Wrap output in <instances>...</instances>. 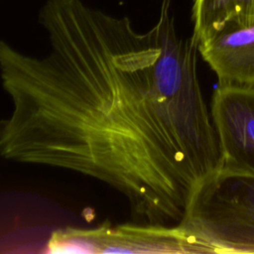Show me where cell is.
Returning a JSON list of instances; mask_svg holds the SVG:
<instances>
[{
	"mask_svg": "<svg viewBox=\"0 0 254 254\" xmlns=\"http://www.w3.org/2000/svg\"><path fill=\"white\" fill-rule=\"evenodd\" d=\"M50 52L0 41V157L65 169L121 192L140 219L180 222L219 170L218 138L197 77V43L164 15L145 34L81 0H47Z\"/></svg>",
	"mask_w": 254,
	"mask_h": 254,
	"instance_id": "1",
	"label": "cell"
},
{
	"mask_svg": "<svg viewBox=\"0 0 254 254\" xmlns=\"http://www.w3.org/2000/svg\"><path fill=\"white\" fill-rule=\"evenodd\" d=\"M216 254H254V175L220 168L195 187L178 223Z\"/></svg>",
	"mask_w": 254,
	"mask_h": 254,
	"instance_id": "2",
	"label": "cell"
},
{
	"mask_svg": "<svg viewBox=\"0 0 254 254\" xmlns=\"http://www.w3.org/2000/svg\"><path fill=\"white\" fill-rule=\"evenodd\" d=\"M46 253H152L206 254L211 249L179 224H121L109 223L92 229L65 227L51 234Z\"/></svg>",
	"mask_w": 254,
	"mask_h": 254,
	"instance_id": "3",
	"label": "cell"
},
{
	"mask_svg": "<svg viewBox=\"0 0 254 254\" xmlns=\"http://www.w3.org/2000/svg\"><path fill=\"white\" fill-rule=\"evenodd\" d=\"M210 116L222 168L254 175V86L219 83L211 97Z\"/></svg>",
	"mask_w": 254,
	"mask_h": 254,
	"instance_id": "4",
	"label": "cell"
},
{
	"mask_svg": "<svg viewBox=\"0 0 254 254\" xmlns=\"http://www.w3.org/2000/svg\"><path fill=\"white\" fill-rule=\"evenodd\" d=\"M219 83L254 86V18L229 19L197 42Z\"/></svg>",
	"mask_w": 254,
	"mask_h": 254,
	"instance_id": "5",
	"label": "cell"
},
{
	"mask_svg": "<svg viewBox=\"0 0 254 254\" xmlns=\"http://www.w3.org/2000/svg\"><path fill=\"white\" fill-rule=\"evenodd\" d=\"M192 38L198 40L229 19L254 18V0H193Z\"/></svg>",
	"mask_w": 254,
	"mask_h": 254,
	"instance_id": "6",
	"label": "cell"
}]
</instances>
